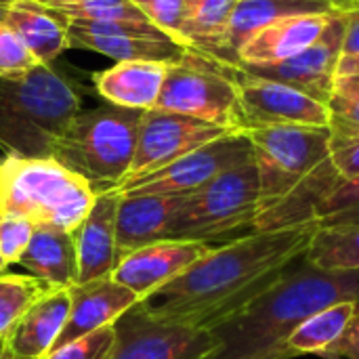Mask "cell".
Instances as JSON below:
<instances>
[{
    "mask_svg": "<svg viewBox=\"0 0 359 359\" xmlns=\"http://www.w3.org/2000/svg\"><path fill=\"white\" fill-rule=\"evenodd\" d=\"M313 223L252 231L215 246L179 278L143 299L137 309L149 320L215 330L250 305L290 263L301 259Z\"/></svg>",
    "mask_w": 359,
    "mask_h": 359,
    "instance_id": "1",
    "label": "cell"
},
{
    "mask_svg": "<svg viewBox=\"0 0 359 359\" xmlns=\"http://www.w3.org/2000/svg\"><path fill=\"white\" fill-rule=\"evenodd\" d=\"M359 303V271H326L303 257L290 263L250 305L219 324L212 359H242L286 351V339L332 305Z\"/></svg>",
    "mask_w": 359,
    "mask_h": 359,
    "instance_id": "2",
    "label": "cell"
},
{
    "mask_svg": "<svg viewBox=\"0 0 359 359\" xmlns=\"http://www.w3.org/2000/svg\"><path fill=\"white\" fill-rule=\"evenodd\" d=\"M82 109L74 84L53 65L0 78V149L6 156L50 158L53 145Z\"/></svg>",
    "mask_w": 359,
    "mask_h": 359,
    "instance_id": "3",
    "label": "cell"
},
{
    "mask_svg": "<svg viewBox=\"0 0 359 359\" xmlns=\"http://www.w3.org/2000/svg\"><path fill=\"white\" fill-rule=\"evenodd\" d=\"M95 200L93 185L55 158H0V215L74 233Z\"/></svg>",
    "mask_w": 359,
    "mask_h": 359,
    "instance_id": "4",
    "label": "cell"
},
{
    "mask_svg": "<svg viewBox=\"0 0 359 359\" xmlns=\"http://www.w3.org/2000/svg\"><path fill=\"white\" fill-rule=\"evenodd\" d=\"M143 111L103 103L80 109L57 137L50 158L86 179L93 189H116L130 172Z\"/></svg>",
    "mask_w": 359,
    "mask_h": 359,
    "instance_id": "5",
    "label": "cell"
},
{
    "mask_svg": "<svg viewBox=\"0 0 359 359\" xmlns=\"http://www.w3.org/2000/svg\"><path fill=\"white\" fill-rule=\"evenodd\" d=\"M261 210V179L255 160H250L185 196L170 238L198 240L212 246L219 240L233 242L255 231Z\"/></svg>",
    "mask_w": 359,
    "mask_h": 359,
    "instance_id": "6",
    "label": "cell"
},
{
    "mask_svg": "<svg viewBox=\"0 0 359 359\" xmlns=\"http://www.w3.org/2000/svg\"><path fill=\"white\" fill-rule=\"evenodd\" d=\"M244 133L250 139L252 160L261 179L263 210L284 200L316 168L330 160L332 133L328 126L282 124Z\"/></svg>",
    "mask_w": 359,
    "mask_h": 359,
    "instance_id": "7",
    "label": "cell"
},
{
    "mask_svg": "<svg viewBox=\"0 0 359 359\" xmlns=\"http://www.w3.org/2000/svg\"><path fill=\"white\" fill-rule=\"evenodd\" d=\"M154 109L189 116L227 130L242 133L238 88L223 65L187 50L168 65L160 99Z\"/></svg>",
    "mask_w": 359,
    "mask_h": 359,
    "instance_id": "8",
    "label": "cell"
},
{
    "mask_svg": "<svg viewBox=\"0 0 359 359\" xmlns=\"http://www.w3.org/2000/svg\"><path fill=\"white\" fill-rule=\"evenodd\" d=\"M250 160L252 145L246 133H229L151 175L124 181L114 191L120 196H189Z\"/></svg>",
    "mask_w": 359,
    "mask_h": 359,
    "instance_id": "9",
    "label": "cell"
},
{
    "mask_svg": "<svg viewBox=\"0 0 359 359\" xmlns=\"http://www.w3.org/2000/svg\"><path fill=\"white\" fill-rule=\"evenodd\" d=\"M217 63V61H215ZM221 65V63H219ZM238 88L242 133L261 126H328L330 114L324 103L284 82L244 74L240 67L223 65Z\"/></svg>",
    "mask_w": 359,
    "mask_h": 359,
    "instance_id": "10",
    "label": "cell"
},
{
    "mask_svg": "<svg viewBox=\"0 0 359 359\" xmlns=\"http://www.w3.org/2000/svg\"><path fill=\"white\" fill-rule=\"evenodd\" d=\"M69 46L118 61L175 63L189 50L149 21H69Z\"/></svg>",
    "mask_w": 359,
    "mask_h": 359,
    "instance_id": "11",
    "label": "cell"
},
{
    "mask_svg": "<svg viewBox=\"0 0 359 359\" xmlns=\"http://www.w3.org/2000/svg\"><path fill=\"white\" fill-rule=\"evenodd\" d=\"M229 133H236V130H227V128H221V126H215V124H208L189 116H181V114L147 109L143 111V118H141L135 160L124 181L151 175L172 164L175 160L191 154L194 149Z\"/></svg>",
    "mask_w": 359,
    "mask_h": 359,
    "instance_id": "12",
    "label": "cell"
},
{
    "mask_svg": "<svg viewBox=\"0 0 359 359\" xmlns=\"http://www.w3.org/2000/svg\"><path fill=\"white\" fill-rule=\"evenodd\" d=\"M109 359H212L217 341L208 330L162 324L133 307L116 322Z\"/></svg>",
    "mask_w": 359,
    "mask_h": 359,
    "instance_id": "13",
    "label": "cell"
},
{
    "mask_svg": "<svg viewBox=\"0 0 359 359\" xmlns=\"http://www.w3.org/2000/svg\"><path fill=\"white\" fill-rule=\"evenodd\" d=\"M345 32H347V11H339L332 15L320 40L313 46L305 48L303 53H299L297 57L271 65H238V67L248 76L294 86L326 105L332 95L339 61L343 57Z\"/></svg>",
    "mask_w": 359,
    "mask_h": 359,
    "instance_id": "14",
    "label": "cell"
},
{
    "mask_svg": "<svg viewBox=\"0 0 359 359\" xmlns=\"http://www.w3.org/2000/svg\"><path fill=\"white\" fill-rule=\"evenodd\" d=\"M212 248V244L198 240H160L120 257L111 278L133 290L141 303L204 259Z\"/></svg>",
    "mask_w": 359,
    "mask_h": 359,
    "instance_id": "15",
    "label": "cell"
},
{
    "mask_svg": "<svg viewBox=\"0 0 359 359\" xmlns=\"http://www.w3.org/2000/svg\"><path fill=\"white\" fill-rule=\"evenodd\" d=\"M120 194L114 189L99 191L86 219L74 231L78 257V284L111 278L120 261L116 215Z\"/></svg>",
    "mask_w": 359,
    "mask_h": 359,
    "instance_id": "16",
    "label": "cell"
},
{
    "mask_svg": "<svg viewBox=\"0 0 359 359\" xmlns=\"http://www.w3.org/2000/svg\"><path fill=\"white\" fill-rule=\"evenodd\" d=\"M69 318L55 343V349L105 326H114L122 316L139 305V297L114 278L76 284L69 288Z\"/></svg>",
    "mask_w": 359,
    "mask_h": 359,
    "instance_id": "17",
    "label": "cell"
},
{
    "mask_svg": "<svg viewBox=\"0 0 359 359\" xmlns=\"http://www.w3.org/2000/svg\"><path fill=\"white\" fill-rule=\"evenodd\" d=\"M328 2L322 0H238L229 25L219 40V44L208 53L202 55L210 61L221 65L238 67V53L240 48L263 27L271 25L273 21L290 15H311V13H334Z\"/></svg>",
    "mask_w": 359,
    "mask_h": 359,
    "instance_id": "18",
    "label": "cell"
},
{
    "mask_svg": "<svg viewBox=\"0 0 359 359\" xmlns=\"http://www.w3.org/2000/svg\"><path fill=\"white\" fill-rule=\"evenodd\" d=\"M334 13L290 15L273 21L240 48L238 65H271L297 57L320 40Z\"/></svg>",
    "mask_w": 359,
    "mask_h": 359,
    "instance_id": "19",
    "label": "cell"
},
{
    "mask_svg": "<svg viewBox=\"0 0 359 359\" xmlns=\"http://www.w3.org/2000/svg\"><path fill=\"white\" fill-rule=\"evenodd\" d=\"M170 63L164 61H118L90 76L95 93L109 105L124 109H154Z\"/></svg>",
    "mask_w": 359,
    "mask_h": 359,
    "instance_id": "20",
    "label": "cell"
},
{
    "mask_svg": "<svg viewBox=\"0 0 359 359\" xmlns=\"http://www.w3.org/2000/svg\"><path fill=\"white\" fill-rule=\"evenodd\" d=\"M185 196H120L116 236L120 257L141 246L170 240Z\"/></svg>",
    "mask_w": 359,
    "mask_h": 359,
    "instance_id": "21",
    "label": "cell"
},
{
    "mask_svg": "<svg viewBox=\"0 0 359 359\" xmlns=\"http://www.w3.org/2000/svg\"><path fill=\"white\" fill-rule=\"evenodd\" d=\"M72 294L69 288H53L36 301L15 326L6 345L23 359L46 358L69 318Z\"/></svg>",
    "mask_w": 359,
    "mask_h": 359,
    "instance_id": "22",
    "label": "cell"
},
{
    "mask_svg": "<svg viewBox=\"0 0 359 359\" xmlns=\"http://www.w3.org/2000/svg\"><path fill=\"white\" fill-rule=\"evenodd\" d=\"M4 21L21 36L40 65H53L69 46V21L38 0H15Z\"/></svg>",
    "mask_w": 359,
    "mask_h": 359,
    "instance_id": "23",
    "label": "cell"
},
{
    "mask_svg": "<svg viewBox=\"0 0 359 359\" xmlns=\"http://www.w3.org/2000/svg\"><path fill=\"white\" fill-rule=\"evenodd\" d=\"M19 265L25 267L32 276L50 284L53 288L76 286L78 257L74 233L50 227H36Z\"/></svg>",
    "mask_w": 359,
    "mask_h": 359,
    "instance_id": "24",
    "label": "cell"
},
{
    "mask_svg": "<svg viewBox=\"0 0 359 359\" xmlns=\"http://www.w3.org/2000/svg\"><path fill=\"white\" fill-rule=\"evenodd\" d=\"M359 316V303L345 301L332 305L328 309L318 311L307 322H303L284 343V349L292 355H307V353H322L328 349Z\"/></svg>",
    "mask_w": 359,
    "mask_h": 359,
    "instance_id": "25",
    "label": "cell"
},
{
    "mask_svg": "<svg viewBox=\"0 0 359 359\" xmlns=\"http://www.w3.org/2000/svg\"><path fill=\"white\" fill-rule=\"evenodd\" d=\"M238 0H185L183 40L198 55H208L223 38Z\"/></svg>",
    "mask_w": 359,
    "mask_h": 359,
    "instance_id": "26",
    "label": "cell"
},
{
    "mask_svg": "<svg viewBox=\"0 0 359 359\" xmlns=\"http://www.w3.org/2000/svg\"><path fill=\"white\" fill-rule=\"evenodd\" d=\"M303 259L326 271H359V227H316Z\"/></svg>",
    "mask_w": 359,
    "mask_h": 359,
    "instance_id": "27",
    "label": "cell"
},
{
    "mask_svg": "<svg viewBox=\"0 0 359 359\" xmlns=\"http://www.w3.org/2000/svg\"><path fill=\"white\" fill-rule=\"evenodd\" d=\"M53 286L36 276H0V341H8L25 311L40 301Z\"/></svg>",
    "mask_w": 359,
    "mask_h": 359,
    "instance_id": "28",
    "label": "cell"
},
{
    "mask_svg": "<svg viewBox=\"0 0 359 359\" xmlns=\"http://www.w3.org/2000/svg\"><path fill=\"white\" fill-rule=\"evenodd\" d=\"M316 227H359V177L339 179L313 212Z\"/></svg>",
    "mask_w": 359,
    "mask_h": 359,
    "instance_id": "29",
    "label": "cell"
},
{
    "mask_svg": "<svg viewBox=\"0 0 359 359\" xmlns=\"http://www.w3.org/2000/svg\"><path fill=\"white\" fill-rule=\"evenodd\" d=\"M326 107L332 137H359V76H337Z\"/></svg>",
    "mask_w": 359,
    "mask_h": 359,
    "instance_id": "30",
    "label": "cell"
},
{
    "mask_svg": "<svg viewBox=\"0 0 359 359\" xmlns=\"http://www.w3.org/2000/svg\"><path fill=\"white\" fill-rule=\"evenodd\" d=\"M55 11L67 21H147L135 0H72Z\"/></svg>",
    "mask_w": 359,
    "mask_h": 359,
    "instance_id": "31",
    "label": "cell"
},
{
    "mask_svg": "<svg viewBox=\"0 0 359 359\" xmlns=\"http://www.w3.org/2000/svg\"><path fill=\"white\" fill-rule=\"evenodd\" d=\"M38 65V59L21 40V36L6 21H0V78L27 74Z\"/></svg>",
    "mask_w": 359,
    "mask_h": 359,
    "instance_id": "32",
    "label": "cell"
},
{
    "mask_svg": "<svg viewBox=\"0 0 359 359\" xmlns=\"http://www.w3.org/2000/svg\"><path fill=\"white\" fill-rule=\"evenodd\" d=\"M116 324L95 330L86 337H80L59 349H53L42 359H109L116 347Z\"/></svg>",
    "mask_w": 359,
    "mask_h": 359,
    "instance_id": "33",
    "label": "cell"
},
{
    "mask_svg": "<svg viewBox=\"0 0 359 359\" xmlns=\"http://www.w3.org/2000/svg\"><path fill=\"white\" fill-rule=\"evenodd\" d=\"M135 4L141 8V13L145 15L149 23H154L175 42L185 46L183 34H181L183 17H185V0H135Z\"/></svg>",
    "mask_w": 359,
    "mask_h": 359,
    "instance_id": "34",
    "label": "cell"
},
{
    "mask_svg": "<svg viewBox=\"0 0 359 359\" xmlns=\"http://www.w3.org/2000/svg\"><path fill=\"white\" fill-rule=\"evenodd\" d=\"M36 225L23 217L0 215V248L8 265H19L23 252L27 250Z\"/></svg>",
    "mask_w": 359,
    "mask_h": 359,
    "instance_id": "35",
    "label": "cell"
},
{
    "mask_svg": "<svg viewBox=\"0 0 359 359\" xmlns=\"http://www.w3.org/2000/svg\"><path fill=\"white\" fill-rule=\"evenodd\" d=\"M330 162L343 179H358L359 137H332Z\"/></svg>",
    "mask_w": 359,
    "mask_h": 359,
    "instance_id": "36",
    "label": "cell"
},
{
    "mask_svg": "<svg viewBox=\"0 0 359 359\" xmlns=\"http://www.w3.org/2000/svg\"><path fill=\"white\" fill-rule=\"evenodd\" d=\"M322 359H359V316L347 326V330L322 353Z\"/></svg>",
    "mask_w": 359,
    "mask_h": 359,
    "instance_id": "37",
    "label": "cell"
},
{
    "mask_svg": "<svg viewBox=\"0 0 359 359\" xmlns=\"http://www.w3.org/2000/svg\"><path fill=\"white\" fill-rule=\"evenodd\" d=\"M343 55H359V4L347 8V32L343 40Z\"/></svg>",
    "mask_w": 359,
    "mask_h": 359,
    "instance_id": "38",
    "label": "cell"
},
{
    "mask_svg": "<svg viewBox=\"0 0 359 359\" xmlns=\"http://www.w3.org/2000/svg\"><path fill=\"white\" fill-rule=\"evenodd\" d=\"M337 76H359V55H343L337 67Z\"/></svg>",
    "mask_w": 359,
    "mask_h": 359,
    "instance_id": "39",
    "label": "cell"
},
{
    "mask_svg": "<svg viewBox=\"0 0 359 359\" xmlns=\"http://www.w3.org/2000/svg\"><path fill=\"white\" fill-rule=\"evenodd\" d=\"M322 2H328V4H332L334 8H341V11H347V8L359 4V0H322Z\"/></svg>",
    "mask_w": 359,
    "mask_h": 359,
    "instance_id": "40",
    "label": "cell"
},
{
    "mask_svg": "<svg viewBox=\"0 0 359 359\" xmlns=\"http://www.w3.org/2000/svg\"><path fill=\"white\" fill-rule=\"evenodd\" d=\"M242 359H292V355L288 351H278V353H269V355H252V358Z\"/></svg>",
    "mask_w": 359,
    "mask_h": 359,
    "instance_id": "41",
    "label": "cell"
},
{
    "mask_svg": "<svg viewBox=\"0 0 359 359\" xmlns=\"http://www.w3.org/2000/svg\"><path fill=\"white\" fill-rule=\"evenodd\" d=\"M0 359H23V358L15 355V353H13V349H11L4 341H0Z\"/></svg>",
    "mask_w": 359,
    "mask_h": 359,
    "instance_id": "42",
    "label": "cell"
},
{
    "mask_svg": "<svg viewBox=\"0 0 359 359\" xmlns=\"http://www.w3.org/2000/svg\"><path fill=\"white\" fill-rule=\"evenodd\" d=\"M13 2L15 0H0V21H4V17H6V13H8Z\"/></svg>",
    "mask_w": 359,
    "mask_h": 359,
    "instance_id": "43",
    "label": "cell"
},
{
    "mask_svg": "<svg viewBox=\"0 0 359 359\" xmlns=\"http://www.w3.org/2000/svg\"><path fill=\"white\" fill-rule=\"evenodd\" d=\"M38 2H42V4H46V6H59V4H65V2H72V0H38Z\"/></svg>",
    "mask_w": 359,
    "mask_h": 359,
    "instance_id": "44",
    "label": "cell"
},
{
    "mask_svg": "<svg viewBox=\"0 0 359 359\" xmlns=\"http://www.w3.org/2000/svg\"><path fill=\"white\" fill-rule=\"evenodd\" d=\"M6 269H8V263L4 261V255H2V248H0V276L2 273H8Z\"/></svg>",
    "mask_w": 359,
    "mask_h": 359,
    "instance_id": "45",
    "label": "cell"
}]
</instances>
